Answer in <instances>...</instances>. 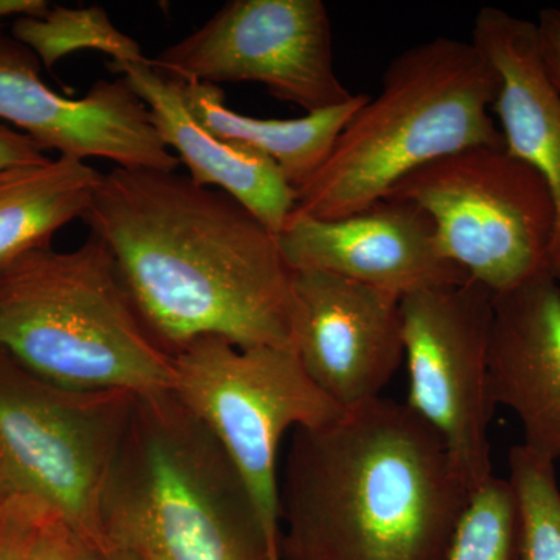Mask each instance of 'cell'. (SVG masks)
Returning <instances> with one entry per match:
<instances>
[{
	"mask_svg": "<svg viewBox=\"0 0 560 560\" xmlns=\"http://www.w3.org/2000/svg\"><path fill=\"white\" fill-rule=\"evenodd\" d=\"M500 77L471 40L434 38L389 62L377 97L342 128L293 215L334 220L383 200L405 176L477 147H504L490 109Z\"/></svg>",
	"mask_w": 560,
	"mask_h": 560,
	"instance_id": "obj_4",
	"label": "cell"
},
{
	"mask_svg": "<svg viewBox=\"0 0 560 560\" xmlns=\"http://www.w3.org/2000/svg\"><path fill=\"white\" fill-rule=\"evenodd\" d=\"M81 220L171 355L201 337L291 346L293 271L278 235L231 195L176 172L114 167Z\"/></svg>",
	"mask_w": 560,
	"mask_h": 560,
	"instance_id": "obj_1",
	"label": "cell"
},
{
	"mask_svg": "<svg viewBox=\"0 0 560 560\" xmlns=\"http://www.w3.org/2000/svg\"><path fill=\"white\" fill-rule=\"evenodd\" d=\"M149 65L186 84H261L305 113L355 97L335 72L329 11L320 0H231Z\"/></svg>",
	"mask_w": 560,
	"mask_h": 560,
	"instance_id": "obj_9",
	"label": "cell"
},
{
	"mask_svg": "<svg viewBox=\"0 0 560 560\" xmlns=\"http://www.w3.org/2000/svg\"><path fill=\"white\" fill-rule=\"evenodd\" d=\"M135 399L125 390L62 388L0 349V503L39 501L109 552L103 497Z\"/></svg>",
	"mask_w": 560,
	"mask_h": 560,
	"instance_id": "obj_6",
	"label": "cell"
},
{
	"mask_svg": "<svg viewBox=\"0 0 560 560\" xmlns=\"http://www.w3.org/2000/svg\"><path fill=\"white\" fill-rule=\"evenodd\" d=\"M492 291L475 280L401 298L407 405L440 434L474 490L492 477Z\"/></svg>",
	"mask_w": 560,
	"mask_h": 560,
	"instance_id": "obj_10",
	"label": "cell"
},
{
	"mask_svg": "<svg viewBox=\"0 0 560 560\" xmlns=\"http://www.w3.org/2000/svg\"><path fill=\"white\" fill-rule=\"evenodd\" d=\"M108 68L125 77L145 103L158 136L176 151L195 184L231 195L276 235L283 230L296 206V190L275 162L206 130L187 108L183 81L162 75L149 61H110Z\"/></svg>",
	"mask_w": 560,
	"mask_h": 560,
	"instance_id": "obj_15",
	"label": "cell"
},
{
	"mask_svg": "<svg viewBox=\"0 0 560 560\" xmlns=\"http://www.w3.org/2000/svg\"><path fill=\"white\" fill-rule=\"evenodd\" d=\"M536 31L541 66L560 94V10H541Z\"/></svg>",
	"mask_w": 560,
	"mask_h": 560,
	"instance_id": "obj_24",
	"label": "cell"
},
{
	"mask_svg": "<svg viewBox=\"0 0 560 560\" xmlns=\"http://www.w3.org/2000/svg\"><path fill=\"white\" fill-rule=\"evenodd\" d=\"M471 43L499 72L492 110L504 147L539 173L550 189L556 210L550 272L560 282V94L541 66L536 22L485 7L475 18Z\"/></svg>",
	"mask_w": 560,
	"mask_h": 560,
	"instance_id": "obj_16",
	"label": "cell"
},
{
	"mask_svg": "<svg viewBox=\"0 0 560 560\" xmlns=\"http://www.w3.org/2000/svg\"><path fill=\"white\" fill-rule=\"evenodd\" d=\"M36 560H119L95 547L90 540L70 529L65 522L51 515L36 548Z\"/></svg>",
	"mask_w": 560,
	"mask_h": 560,
	"instance_id": "obj_23",
	"label": "cell"
},
{
	"mask_svg": "<svg viewBox=\"0 0 560 560\" xmlns=\"http://www.w3.org/2000/svg\"><path fill=\"white\" fill-rule=\"evenodd\" d=\"M0 349L44 381L80 390H172L175 363L108 246L27 250L0 267Z\"/></svg>",
	"mask_w": 560,
	"mask_h": 560,
	"instance_id": "obj_5",
	"label": "cell"
},
{
	"mask_svg": "<svg viewBox=\"0 0 560 560\" xmlns=\"http://www.w3.org/2000/svg\"><path fill=\"white\" fill-rule=\"evenodd\" d=\"M102 176L66 156L0 172V267L51 245L61 228L83 219Z\"/></svg>",
	"mask_w": 560,
	"mask_h": 560,
	"instance_id": "obj_18",
	"label": "cell"
},
{
	"mask_svg": "<svg viewBox=\"0 0 560 560\" xmlns=\"http://www.w3.org/2000/svg\"><path fill=\"white\" fill-rule=\"evenodd\" d=\"M470 493L440 434L381 397L291 433L280 560H445Z\"/></svg>",
	"mask_w": 560,
	"mask_h": 560,
	"instance_id": "obj_2",
	"label": "cell"
},
{
	"mask_svg": "<svg viewBox=\"0 0 560 560\" xmlns=\"http://www.w3.org/2000/svg\"><path fill=\"white\" fill-rule=\"evenodd\" d=\"M445 560H522L517 500L510 481L492 475L471 490Z\"/></svg>",
	"mask_w": 560,
	"mask_h": 560,
	"instance_id": "obj_21",
	"label": "cell"
},
{
	"mask_svg": "<svg viewBox=\"0 0 560 560\" xmlns=\"http://www.w3.org/2000/svg\"><path fill=\"white\" fill-rule=\"evenodd\" d=\"M385 198L425 210L448 259L493 294L550 272V189L506 147H477L430 162Z\"/></svg>",
	"mask_w": 560,
	"mask_h": 560,
	"instance_id": "obj_8",
	"label": "cell"
},
{
	"mask_svg": "<svg viewBox=\"0 0 560 560\" xmlns=\"http://www.w3.org/2000/svg\"><path fill=\"white\" fill-rule=\"evenodd\" d=\"M51 515L54 512L32 499L0 503V560H36L40 530Z\"/></svg>",
	"mask_w": 560,
	"mask_h": 560,
	"instance_id": "obj_22",
	"label": "cell"
},
{
	"mask_svg": "<svg viewBox=\"0 0 560 560\" xmlns=\"http://www.w3.org/2000/svg\"><path fill=\"white\" fill-rule=\"evenodd\" d=\"M278 243L291 271L329 272L400 300L470 279L441 248L429 213L411 201L383 198L334 220L291 213Z\"/></svg>",
	"mask_w": 560,
	"mask_h": 560,
	"instance_id": "obj_13",
	"label": "cell"
},
{
	"mask_svg": "<svg viewBox=\"0 0 560 560\" xmlns=\"http://www.w3.org/2000/svg\"><path fill=\"white\" fill-rule=\"evenodd\" d=\"M400 301L329 272H291V348L341 410L381 399L405 360Z\"/></svg>",
	"mask_w": 560,
	"mask_h": 560,
	"instance_id": "obj_11",
	"label": "cell"
},
{
	"mask_svg": "<svg viewBox=\"0 0 560 560\" xmlns=\"http://www.w3.org/2000/svg\"><path fill=\"white\" fill-rule=\"evenodd\" d=\"M510 481L517 500L522 560H560V489L555 460L515 445Z\"/></svg>",
	"mask_w": 560,
	"mask_h": 560,
	"instance_id": "obj_20",
	"label": "cell"
},
{
	"mask_svg": "<svg viewBox=\"0 0 560 560\" xmlns=\"http://www.w3.org/2000/svg\"><path fill=\"white\" fill-rule=\"evenodd\" d=\"M173 393L205 420L259 512L272 560H280L279 455L287 434L345 415L308 378L291 346L238 348L201 337L173 355Z\"/></svg>",
	"mask_w": 560,
	"mask_h": 560,
	"instance_id": "obj_7",
	"label": "cell"
},
{
	"mask_svg": "<svg viewBox=\"0 0 560 560\" xmlns=\"http://www.w3.org/2000/svg\"><path fill=\"white\" fill-rule=\"evenodd\" d=\"M490 388L515 412L523 445L560 459V282L550 272L493 294Z\"/></svg>",
	"mask_w": 560,
	"mask_h": 560,
	"instance_id": "obj_14",
	"label": "cell"
},
{
	"mask_svg": "<svg viewBox=\"0 0 560 560\" xmlns=\"http://www.w3.org/2000/svg\"><path fill=\"white\" fill-rule=\"evenodd\" d=\"M183 94L187 108L206 130L267 156L294 190L318 172L350 117L370 98L355 94L345 105L298 119H257L231 109L220 86L184 83Z\"/></svg>",
	"mask_w": 560,
	"mask_h": 560,
	"instance_id": "obj_17",
	"label": "cell"
},
{
	"mask_svg": "<svg viewBox=\"0 0 560 560\" xmlns=\"http://www.w3.org/2000/svg\"><path fill=\"white\" fill-rule=\"evenodd\" d=\"M47 160L46 151L31 136L0 121V172Z\"/></svg>",
	"mask_w": 560,
	"mask_h": 560,
	"instance_id": "obj_25",
	"label": "cell"
},
{
	"mask_svg": "<svg viewBox=\"0 0 560 560\" xmlns=\"http://www.w3.org/2000/svg\"><path fill=\"white\" fill-rule=\"evenodd\" d=\"M39 58L0 32V121L31 136L44 151L121 168L176 172L180 161L164 145L145 103L125 77L101 80L81 98L50 90Z\"/></svg>",
	"mask_w": 560,
	"mask_h": 560,
	"instance_id": "obj_12",
	"label": "cell"
},
{
	"mask_svg": "<svg viewBox=\"0 0 560 560\" xmlns=\"http://www.w3.org/2000/svg\"><path fill=\"white\" fill-rule=\"evenodd\" d=\"M11 36L28 47L47 70L79 50L102 51L120 65L149 61L138 40L120 32L98 5L50 7L43 16L16 18Z\"/></svg>",
	"mask_w": 560,
	"mask_h": 560,
	"instance_id": "obj_19",
	"label": "cell"
},
{
	"mask_svg": "<svg viewBox=\"0 0 560 560\" xmlns=\"http://www.w3.org/2000/svg\"><path fill=\"white\" fill-rule=\"evenodd\" d=\"M49 10L50 3L46 0H0V32L2 22L10 18L43 16Z\"/></svg>",
	"mask_w": 560,
	"mask_h": 560,
	"instance_id": "obj_26",
	"label": "cell"
},
{
	"mask_svg": "<svg viewBox=\"0 0 560 560\" xmlns=\"http://www.w3.org/2000/svg\"><path fill=\"white\" fill-rule=\"evenodd\" d=\"M102 521L119 560H272L241 475L173 390L136 396Z\"/></svg>",
	"mask_w": 560,
	"mask_h": 560,
	"instance_id": "obj_3",
	"label": "cell"
}]
</instances>
